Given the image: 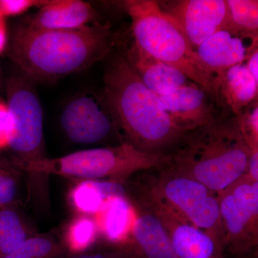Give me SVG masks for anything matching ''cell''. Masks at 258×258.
I'll list each match as a JSON object with an SVG mask.
<instances>
[{"instance_id":"ffe728a7","label":"cell","mask_w":258,"mask_h":258,"mask_svg":"<svg viewBox=\"0 0 258 258\" xmlns=\"http://www.w3.org/2000/svg\"><path fill=\"white\" fill-rule=\"evenodd\" d=\"M35 230L19 207L0 209V258H5Z\"/></svg>"},{"instance_id":"5bb4252c","label":"cell","mask_w":258,"mask_h":258,"mask_svg":"<svg viewBox=\"0 0 258 258\" xmlns=\"http://www.w3.org/2000/svg\"><path fill=\"white\" fill-rule=\"evenodd\" d=\"M129 239L133 248L128 249L137 258H178L169 233L152 209L139 208Z\"/></svg>"},{"instance_id":"d4e9b609","label":"cell","mask_w":258,"mask_h":258,"mask_svg":"<svg viewBox=\"0 0 258 258\" xmlns=\"http://www.w3.org/2000/svg\"><path fill=\"white\" fill-rule=\"evenodd\" d=\"M238 115L239 124L251 149L258 148V104L252 102Z\"/></svg>"},{"instance_id":"4316f807","label":"cell","mask_w":258,"mask_h":258,"mask_svg":"<svg viewBox=\"0 0 258 258\" xmlns=\"http://www.w3.org/2000/svg\"><path fill=\"white\" fill-rule=\"evenodd\" d=\"M14 129V120L8 105L0 101V150L9 148Z\"/></svg>"},{"instance_id":"9a60e30c","label":"cell","mask_w":258,"mask_h":258,"mask_svg":"<svg viewBox=\"0 0 258 258\" xmlns=\"http://www.w3.org/2000/svg\"><path fill=\"white\" fill-rule=\"evenodd\" d=\"M96 10L81 0H48L25 24L37 30H74L97 22Z\"/></svg>"},{"instance_id":"5b68a950","label":"cell","mask_w":258,"mask_h":258,"mask_svg":"<svg viewBox=\"0 0 258 258\" xmlns=\"http://www.w3.org/2000/svg\"><path fill=\"white\" fill-rule=\"evenodd\" d=\"M123 5L132 20L134 45L151 57L179 70L218 101L213 80L175 19L154 0H126Z\"/></svg>"},{"instance_id":"7c38bea8","label":"cell","mask_w":258,"mask_h":258,"mask_svg":"<svg viewBox=\"0 0 258 258\" xmlns=\"http://www.w3.org/2000/svg\"><path fill=\"white\" fill-rule=\"evenodd\" d=\"M149 208L166 227L178 258H222L223 246L212 236L150 200Z\"/></svg>"},{"instance_id":"8fae6325","label":"cell","mask_w":258,"mask_h":258,"mask_svg":"<svg viewBox=\"0 0 258 258\" xmlns=\"http://www.w3.org/2000/svg\"><path fill=\"white\" fill-rule=\"evenodd\" d=\"M159 97L173 123L184 133L217 119L215 100L201 86L192 81Z\"/></svg>"},{"instance_id":"3957f363","label":"cell","mask_w":258,"mask_h":258,"mask_svg":"<svg viewBox=\"0 0 258 258\" xmlns=\"http://www.w3.org/2000/svg\"><path fill=\"white\" fill-rule=\"evenodd\" d=\"M177 144L174 152L166 153L160 166L197 180L217 195L247 174L251 149L238 115L187 132Z\"/></svg>"},{"instance_id":"cb8c5ba5","label":"cell","mask_w":258,"mask_h":258,"mask_svg":"<svg viewBox=\"0 0 258 258\" xmlns=\"http://www.w3.org/2000/svg\"><path fill=\"white\" fill-rule=\"evenodd\" d=\"M25 176L10 158L0 156V209L19 207ZM26 186V185H25Z\"/></svg>"},{"instance_id":"7402d4cb","label":"cell","mask_w":258,"mask_h":258,"mask_svg":"<svg viewBox=\"0 0 258 258\" xmlns=\"http://www.w3.org/2000/svg\"><path fill=\"white\" fill-rule=\"evenodd\" d=\"M66 252L60 236L53 230L28 237L5 258H57Z\"/></svg>"},{"instance_id":"f546056e","label":"cell","mask_w":258,"mask_h":258,"mask_svg":"<svg viewBox=\"0 0 258 258\" xmlns=\"http://www.w3.org/2000/svg\"><path fill=\"white\" fill-rule=\"evenodd\" d=\"M249 74L258 82V49L257 47L251 51L244 61Z\"/></svg>"},{"instance_id":"484cf974","label":"cell","mask_w":258,"mask_h":258,"mask_svg":"<svg viewBox=\"0 0 258 258\" xmlns=\"http://www.w3.org/2000/svg\"><path fill=\"white\" fill-rule=\"evenodd\" d=\"M48 0H0V15L3 18L23 15L32 8H41Z\"/></svg>"},{"instance_id":"f1b7e54d","label":"cell","mask_w":258,"mask_h":258,"mask_svg":"<svg viewBox=\"0 0 258 258\" xmlns=\"http://www.w3.org/2000/svg\"><path fill=\"white\" fill-rule=\"evenodd\" d=\"M246 174L253 181H258V148L251 149Z\"/></svg>"},{"instance_id":"ac0fdd59","label":"cell","mask_w":258,"mask_h":258,"mask_svg":"<svg viewBox=\"0 0 258 258\" xmlns=\"http://www.w3.org/2000/svg\"><path fill=\"white\" fill-rule=\"evenodd\" d=\"M257 93L258 82L249 74L244 62L228 70L219 85V100L222 98L235 115L257 101Z\"/></svg>"},{"instance_id":"7a4b0ae2","label":"cell","mask_w":258,"mask_h":258,"mask_svg":"<svg viewBox=\"0 0 258 258\" xmlns=\"http://www.w3.org/2000/svg\"><path fill=\"white\" fill-rule=\"evenodd\" d=\"M103 96L125 142L141 152L163 153L184 135L173 123L159 96L144 84L125 55L115 56L104 75Z\"/></svg>"},{"instance_id":"603a6c76","label":"cell","mask_w":258,"mask_h":258,"mask_svg":"<svg viewBox=\"0 0 258 258\" xmlns=\"http://www.w3.org/2000/svg\"><path fill=\"white\" fill-rule=\"evenodd\" d=\"M230 20L227 31L250 39H258L257 0H227Z\"/></svg>"},{"instance_id":"d6986e66","label":"cell","mask_w":258,"mask_h":258,"mask_svg":"<svg viewBox=\"0 0 258 258\" xmlns=\"http://www.w3.org/2000/svg\"><path fill=\"white\" fill-rule=\"evenodd\" d=\"M98 231L112 243L128 241L135 218V210L128 197H115L108 200L97 214Z\"/></svg>"},{"instance_id":"ba28073f","label":"cell","mask_w":258,"mask_h":258,"mask_svg":"<svg viewBox=\"0 0 258 258\" xmlns=\"http://www.w3.org/2000/svg\"><path fill=\"white\" fill-rule=\"evenodd\" d=\"M60 123L66 137L80 145H96L112 140L125 142L102 93L88 91L75 96L62 109Z\"/></svg>"},{"instance_id":"83f0119b","label":"cell","mask_w":258,"mask_h":258,"mask_svg":"<svg viewBox=\"0 0 258 258\" xmlns=\"http://www.w3.org/2000/svg\"><path fill=\"white\" fill-rule=\"evenodd\" d=\"M57 258H137L128 249H116L111 251H98V252H80V253H69L66 252Z\"/></svg>"},{"instance_id":"4dcf8cb0","label":"cell","mask_w":258,"mask_h":258,"mask_svg":"<svg viewBox=\"0 0 258 258\" xmlns=\"http://www.w3.org/2000/svg\"><path fill=\"white\" fill-rule=\"evenodd\" d=\"M8 31L6 18L0 15V55L7 49L8 45Z\"/></svg>"},{"instance_id":"8992f818","label":"cell","mask_w":258,"mask_h":258,"mask_svg":"<svg viewBox=\"0 0 258 258\" xmlns=\"http://www.w3.org/2000/svg\"><path fill=\"white\" fill-rule=\"evenodd\" d=\"M150 199L225 245L217 194L189 176L164 169Z\"/></svg>"},{"instance_id":"6da1fadb","label":"cell","mask_w":258,"mask_h":258,"mask_svg":"<svg viewBox=\"0 0 258 258\" xmlns=\"http://www.w3.org/2000/svg\"><path fill=\"white\" fill-rule=\"evenodd\" d=\"M117 42L111 25L97 21L74 30H37L22 23L8 42V55L34 81L52 82L106 57Z\"/></svg>"},{"instance_id":"9c48e42d","label":"cell","mask_w":258,"mask_h":258,"mask_svg":"<svg viewBox=\"0 0 258 258\" xmlns=\"http://www.w3.org/2000/svg\"><path fill=\"white\" fill-rule=\"evenodd\" d=\"M220 216L225 244L236 253L250 248L258 214V182L247 174L219 194Z\"/></svg>"},{"instance_id":"44dd1931","label":"cell","mask_w":258,"mask_h":258,"mask_svg":"<svg viewBox=\"0 0 258 258\" xmlns=\"http://www.w3.org/2000/svg\"><path fill=\"white\" fill-rule=\"evenodd\" d=\"M98 225L93 217L79 214L64 227L61 240L69 253L86 252L96 242Z\"/></svg>"},{"instance_id":"52a82bcc","label":"cell","mask_w":258,"mask_h":258,"mask_svg":"<svg viewBox=\"0 0 258 258\" xmlns=\"http://www.w3.org/2000/svg\"><path fill=\"white\" fill-rule=\"evenodd\" d=\"M32 80L23 73L7 82V105L14 120V134L8 149L15 162H34L45 159L43 112Z\"/></svg>"},{"instance_id":"30bf717a","label":"cell","mask_w":258,"mask_h":258,"mask_svg":"<svg viewBox=\"0 0 258 258\" xmlns=\"http://www.w3.org/2000/svg\"><path fill=\"white\" fill-rule=\"evenodd\" d=\"M164 11L178 22L195 51L214 34L227 30L230 20L225 0H181Z\"/></svg>"},{"instance_id":"4fadbf2b","label":"cell","mask_w":258,"mask_h":258,"mask_svg":"<svg viewBox=\"0 0 258 258\" xmlns=\"http://www.w3.org/2000/svg\"><path fill=\"white\" fill-rule=\"evenodd\" d=\"M246 39L250 38L222 30L196 49L204 69L213 80L218 101L219 85L224 75L233 66L243 63L251 51L257 47V44L247 45Z\"/></svg>"},{"instance_id":"e0dca14e","label":"cell","mask_w":258,"mask_h":258,"mask_svg":"<svg viewBox=\"0 0 258 258\" xmlns=\"http://www.w3.org/2000/svg\"><path fill=\"white\" fill-rule=\"evenodd\" d=\"M69 194L71 208L79 214L97 215L107 202L127 197L124 184L111 180H77Z\"/></svg>"},{"instance_id":"2e32d148","label":"cell","mask_w":258,"mask_h":258,"mask_svg":"<svg viewBox=\"0 0 258 258\" xmlns=\"http://www.w3.org/2000/svg\"><path fill=\"white\" fill-rule=\"evenodd\" d=\"M125 56L144 84L157 96L169 94L191 82L179 70L151 57L134 44Z\"/></svg>"},{"instance_id":"277c9868","label":"cell","mask_w":258,"mask_h":258,"mask_svg":"<svg viewBox=\"0 0 258 258\" xmlns=\"http://www.w3.org/2000/svg\"><path fill=\"white\" fill-rule=\"evenodd\" d=\"M164 156L141 152L124 142L34 162L11 161L25 174L27 202L35 208L46 209L49 206V176L76 180H111L124 184L136 172L160 165Z\"/></svg>"}]
</instances>
